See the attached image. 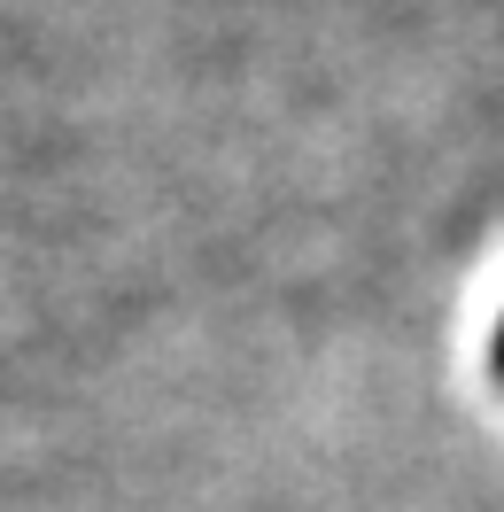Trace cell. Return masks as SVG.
<instances>
[{"mask_svg": "<svg viewBox=\"0 0 504 512\" xmlns=\"http://www.w3.org/2000/svg\"><path fill=\"white\" fill-rule=\"evenodd\" d=\"M497 373H504V319H497Z\"/></svg>", "mask_w": 504, "mask_h": 512, "instance_id": "6da1fadb", "label": "cell"}]
</instances>
